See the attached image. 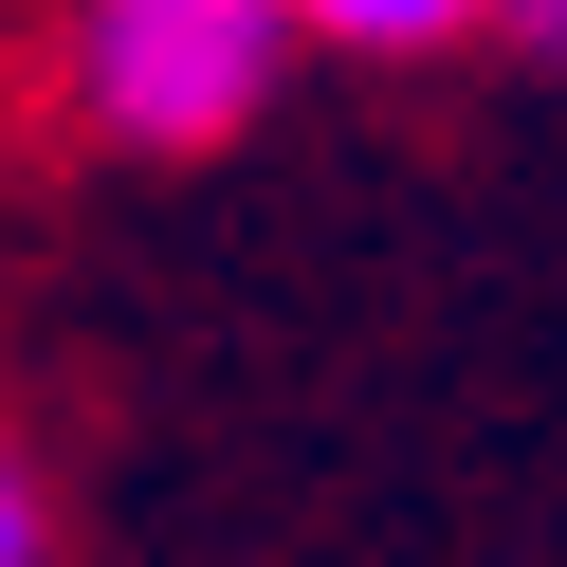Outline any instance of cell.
<instances>
[{
  "instance_id": "6da1fadb",
  "label": "cell",
  "mask_w": 567,
  "mask_h": 567,
  "mask_svg": "<svg viewBox=\"0 0 567 567\" xmlns=\"http://www.w3.org/2000/svg\"><path fill=\"white\" fill-rule=\"evenodd\" d=\"M275 55H293L275 0H74V19H55V92H74V128H111V147H147V165L257 128Z\"/></svg>"
},
{
  "instance_id": "7a4b0ae2",
  "label": "cell",
  "mask_w": 567,
  "mask_h": 567,
  "mask_svg": "<svg viewBox=\"0 0 567 567\" xmlns=\"http://www.w3.org/2000/svg\"><path fill=\"white\" fill-rule=\"evenodd\" d=\"M275 38H330V55H457V38H494V0H275Z\"/></svg>"
},
{
  "instance_id": "3957f363",
  "label": "cell",
  "mask_w": 567,
  "mask_h": 567,
  "mask_svg": "<svg viewBox=\"0 0 567 567\" xmlns=\"http://www.w3.org/2000/svg\"><path fill=\"white\" fill-rule=\"evenodd\" d=\"M38 549H55V494H38V457L0 440V567H38Z\"/></svg>"
},
{
  "instance_id": "277c9868",
  "label": "cell",
  "mask_w": 567,
  "mask_h": 567,
  "mask_svg": "<svg viewBox=\"0 0 567 567\" xmlns=\"http://www.w3.org/2000/svg\"><path fill=\"white\" fill-rule=\"evenodd\" d=\"M494 38H530V55H567V0H494Z\"/></svg>"
}]
</instances>
